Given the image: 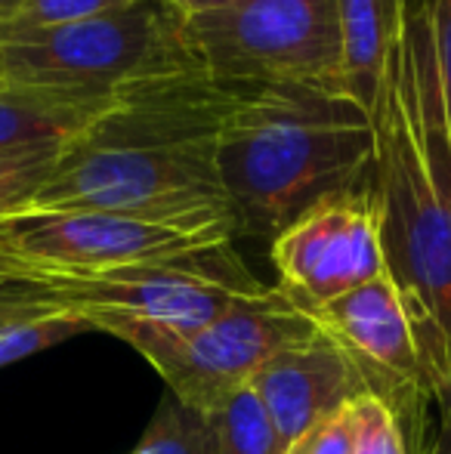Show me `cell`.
I'll use <instances>...</instances> for the list:
<instances>
[{
	"label": "cell",
	"mask_w": 451,
	"mask_h": 454,
	"mask_svg": "<svg viewBox=\"0 0 451 454\" xmlns=\"http://www.w3.org/2000/svg\"><path fill=\"white\" fill-rule=\"evenodd\" d=\"M229 102L232 87L198 66L124 87L22 210H97L232 241L241 226L217 164Z\"/></svg>",
	"instance_id": "obj_1"
},
{
	"label": "cell",
	"mask_w": 451,
	"mask_h": 454,
	"mask_svg": "<svg viewBox=\"0 0 451 454\" xmlns=\"http://www.w3.org/2000/svg\"><path fill=\"white\" fill-rule=\"evenodd\" d=\"M371 124L386 272L415 325L439 449L451 454V139L430 53L427 0L408 4Z\"/></svg>",
	"instance_id": "obj_2"
},
{
	"label": "cell",
	"mask_w": 451,
	"mask_h": 454,
	"mask_svg": "<svg viewBox=\"0 0 451 454\" xmlns=\"http://www.w3.org/2000/svg\"><path fill=\"white\" fill-rule=\"evenodd\" d=\"M371 112L325 81L235 87L220 127V180L241 232L276 239L315 201L374 170Z\"/></svg>",
	"instance_id": "obj_3"
},
{
	"label": "cell",
	"mask_w": 451,
	"mask_h": 454,
	"mask_svg": "<svg viewBox=\"0 0 451 454\" xmlns=\"http://www.w3.org/2000/svg\"><path fill=\"white\" fill-rule=\"evenodd\" d=\"M183 25L158 0L50 28L0 25V81L114 96L136 81L192 68Z\"/></svg>",
	"instance_id": "obj_4"
},
{
	"label": "cell",
	"mask_w": 451,
	"mask_h": 454,
	"mask_svg": "<svg viewBox=\"0 0 451 454\" xmlns=\"http://www.w3.org/2000/svg\"><path fill=\"white\" fill-rule=\"evenodd\" d=\"M81 318L93 331H105L136 349L164 377L170 395L207 414L220 411L238 389L251 387V377L269 359L319 334L313 318L282 287H272L189 334L121 316Z\"/></svg>",
	"instance_id": "obj_5"
},
{
	"label": "cell",
	"mask_w": 451,
	"mask_h": 454,
	"mask_svg": "<svg viewBox=\"0 0 451 454\" xmlns=\"http://www.w3.org/2000/svg\"><path fill=\"white\" fill-rule=\"evenodd\" d=\"M41 294L74 316H121L152 328L189 334L241 303L269 294L253 278L232 245L205 247L183 257L152 260L93 275H28Z\"/></svg>",
	"instance_id": "obj_6"
},
{
	"label": "cell",
	"mask_w": 451,
	"mask_h": 454,
	"mask_svg": "<svg viewBox=\"0 0 451 454\" xmlns=\"http://www.w3.org/2000/svg\"><path fill=\"white\" fill-rule=\"evenodd\" d=\"M195 66L223 87L325 81L340 87L334 0H235L183 22Z\"/></svg>",
	"instance_id": "obj_7"
},
{
	"label": "cell",
	"mask_w": 451,
	"mask_h": 454,
	"mask_svg": "<svg viewBox=\"0 0 451 454\" xmlns=\"http://www.w3.org/2000/svg\"><path fill=\"white\" fill-rule=\"evenodd\" d=\"M232 245L97 210H16L0 216V263L19 275H93Z\"/></svg>",
	"instance_id": "obj_8"
},
{
	"label": "cell",
	"mask_w": 451,
	"mask_h": 454,
	"mask_svg": "<svg viewBox=\"0 0 451 454\" xmlns=\"http://www.w3.org/2000/svg\"><path fill=\"white\" fill-rule=\"evenodd\" d=\"M303 312L346 353L368 393L393 408L405 439L411 436L415 445L424 442L427 424H436L433 395L415 325L390 272Z\"/></svg>",
	"instance_id": "obj_9"
},
{
	"label": "cell",
	"mask_w": 451,
	"mask_h": 454,
	"mask_svg": "<svg viewBox=\"0 0 451 454\" xmlns=\"http://www.w3.org/2000/svg\"><path fill=\"white\" fill-rule=\"evenodd\" d=\"M282 291L300 309L331 303L386 272L384 223L371 176L315 201L272 239Z\"/></svg>",
	"instance_id": "obj_10"
},
{
	"label": "cell",
	"mask_w": 451,
	"mask_h": 454,
	"mask_svg": "<svg viewBox=\"0 0 451 454\" xmlns=\"http://www.w3.org/2000/svg\"><path fill=\"white\" fill-rule=\"evenodd\" d=\"M251 389L263 402L288 449L309 427L346 408L355 395L368 393L346 353L334 347L322 331L313 340L284 349L266 362L251 377Z\"/></svg>",
	"instance_id": "obj_11"
},
{
	"label": "cell",
	"mask_w": 451,
	"mask_h": 454,
	"mask_svg": "<svg viewBox=\"0 0 451 454\" xmlns=\"http://www.w3.org/2000/svg\"><path fill=\"white\" fill-rule=\"evenodd\" d=\"M340 22V90L371 112L411 0H334Z\"/></svg>",
	"instance_id": "obj_12"
},
{
	"label": "cell",
	"mask_w": 451,
	"mask_h": 454,
	"mask_svg": "<svg viewBox=\"0 0 451 454\" xmlns=\"http://www.w3.org/2000/svg\"><path fill=\"white\" fill-rule=\"evenodd\" d=\"M112 96H84L0 81V152L68 145Z\"/></svg>",
	"instance_id": "obj_13"
},
{
	"label": "cell",
	"mask_w": 451,
	"mask_h": 454,
	"mask_svg": "<svg viewBox=\"0 0 451 454\" xmlns=\"http://www.w3.org/2000/svg\"><path fill=\"white\" fill-rule=\"evenodd\" d=\"M130 454H220L214 414L164 395Z\"/></svg>",
	"instance_id": "obj_14"
},
{
	"label": "cell",
	"mask_w": 451,
	"mask_h": 454,
	"mask_svg": "<svg viewBox=\"0 0 451 454\" xmlns=\"http://www.w3.org/2000/svg\"><path fill=\"white\" fill-rule=\"evenodd\" d=\"M220 454H284L276 424L251 387L238 389L220 411H214Z\"/></svg>",
	"instance_id": "obj_15"
},
{
	"label": "cell",
	"mask_w": 451,
	"mask_h": 454,
	"mask_svg": "<svg viewBox=\"0 0 451 454\" xmlns=\"http://www.w3.org/2000/svg\"><path fill=\"white\" fill-rule=\"evenodd\" d=\"M87 331L93 328L74 312H50V316L0 328V368L28 359L35 353H43L50 347H59V343L87 334Z\"/></svg>",
	"instance_id": "obj_16"
},
{
	"label": "cell",
	"mask_w": 451,
	"mask_h": 454,
	"mask_svg": "<svg viewBox=\"0 0 451 454\" xmlns=\"http://www.w3.org/2000/svg\"><path fill=\"white\" fill-rule=\"evenodd\" d=\"M66 145H35V149L0 152V216L22 210L53 170Z\"/></svg>",
	"instance_id": "obj_17"
},
{
	"label": "cell",
	"mask_w": 451,
	"mask_h": 454,
	"mask_svg": "<svg viewBox=\"0 0 451 454\" xmlns=\"http://www.w3.org/2000/svg\"><path fill=\"white\" fill-rule=\"evenodd\" d=\"M349 420L353 454H411L393 408L374 393H362L349 402Z\"/></svg>",
	"instance_id": "obj_18"
},
{
	"label": "cell",
	"mask_w": 451,
	"mask_h": 454,
	"mask_svg": "<svg viewBox=\"0 0 451 454\" xmlns=\"http://www.w3.org/2000/svg\"><path fill=\"white\" fill-rule=\"evenodd\" d=\"M139 0H28L12 19H4L6 28H50V25L87 22V19L112 16L130 10Z\"/></svg>",
	"instance_id": "obj_19"
},
{
	"label": "cell",
	"mask_w": 451,
	"mask_h": 454,
	"mask_svg": "<svg viewBox=\"0 0 451 454\" xmlns=\"http://www.w3.org/2000/svg\"><path fill=\"white\" fill-rule=\"evenodd\" d=\"M50 312H62L41 294L35 278L28 275H0V328H10L16 322H28V318H41Z\"/></svg>",
	"instance_id": "obj_20"
},
{
	"label": "cell",
	"mask_w": 451,
	"mask_h": 454,
	"mask_svg": "<svg viewBox=\"0 0 451 454\" xmlns=\"http://www.w3.org/2000/svg\"><path fill=\"white\" fill-rule=\"evenodd\" d=\"M427 31L430 53H433L436 81H439L446 127L451 139V0H427Z\"/></svg>",
	"instance_id": "obj_21"
},
{
	"label": "cell",
	"mask_w": 451,
	"mask_h": 454,
	"mask_svg": "<svg viewBox=\"0 0 451 454\" xmlns=\"http://www.w3.org/2000/svg\"><path fill=\"white\" fill-rule=\"evenodd\" d=\"M284 454H353V420L349 405L328 414L315 427H309Z\"/></svg>",
	"instance_id": "obj_22"
},
{
	"label": "cell",
	"mask_w": 451,
	"mask_h": 454,
	"mask_svg": "<svg viewBox=\"0 0 451 454\" xmlns=\"http://www.w3.org/2000/svg\"><path fill=\"white\" fill-rule=\"evenodd\" d=\"M158 4L183 25V22H192V19H198V16H207V12L223 10V6L235 4V0H158Z\"/></svg>",
	"instance_id": "obj_23"
},
{
	"label": "cell",
	"mask_w": 451,
	"mask_h": 454,
	"mask_svg": "<svg viewBox=\"0 0 451 454\" xmlns=\"http://www.w3.org/2000/svg\"><path fill=\"white\" fill-rule=\"evenodd\" d=\"M25 4H28V0H0V22H4V19H12Z\"/></svg>",
	"instance_id": "obj_24"
},
{
	"label": "cell",
	"mask_w": 451,
	"mask_h": 454,
	"mask_svg": "<svg viewBox=\"0 0 451 454\" xmlns=\"http://www.w3.org/2000/svg\"><path fill=\"white\" fill-rule=\"evenodd\" d=\"M0 272H12V270H10V266H6V263H0Z\"/></svg>",
	"instance_id": "obj_25"
}]
</instances>
